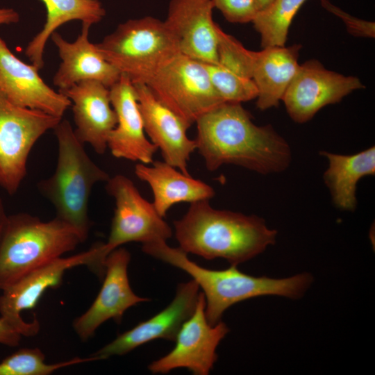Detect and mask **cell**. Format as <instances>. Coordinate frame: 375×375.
Here are the masks:
<instances>
[{
    "instance_id": "cell-4",
    "label": "cell",
    "mask_w": 375,
    "mask_h": 375,
    "mask_svg": "<svg viewBox=\"0 0 375 375\" xmlns=\"http://www.w3.org/2000/svg\"><path fill=\"white\" fill-rule=\"evenodd\" d=\"M53 131L58 142L56 167L38 187L55 208L56 217L77 229L86 240L92 189L98 182H107L110 176L89 157L68 120L62 119Z\"/></svg>"
},
{
    "instance_id": "cell-12",
    "label": "cell",
    "mask_w": 375,
    "mask_h": 375,
    "mask_svg": "<svg viewBox=\"0 0 375 375\" xmlns=\"http://www.w3.org/2000/svg\"><path fill=\"white\" fill-rule=\"evenodd\" d=\"M362 88L365 85L358 78L326 69L312 59L299 65L281 101L293 121L304 123L323 107Z\"/></svg>"
},
{
    "instance_id": "cell-33",
    "label": "cell",
    "mask_w": 375,
    "mask_h": 375,
    "mask_svg": "<svg viewBox=\"0 0 375 375\" xmlns=\"http://www.w3.org/2000/svg\"><path fill=\"white\" fill-rule=\"evenodd\" d=\"M274 0H256L258 12L262 11L267 8Z\"/></svg>"
},
{
    "instance_id": "cell-25",
    "label": "cell",
    "mask_w": 375,
    "mask_h": 375,
    "mask_svg": "<svg viewBox=\"0 0 375 375\" xmlns=\"http://www.w3.org/2000/svg\"><path fill=\"white\" fill-rule=\"evenodd\" d=\"M47 10L43 28L27 44L24 53L39 70L44 65V52L52 33L62 24L73 20L92 26L101 21L106 10L99 0H40Z\"/></svg>"
},
{
    "instance_id": "cell-19",
    "label": "cell",
    "mask_w": 375,
    "mask_h": 375,
    "mask_svg": "<svg viewBox=\"0 0 375 375\" xmlns=\"http://www.w3.org/2000/svg\"><path fill=\"white\" fill-rule=\"evenodd\" d=\"M60 92L72 102L77 138L98 154H103L108 136L117 124L110 89L101 82L88 80Z\"/></svg>"
},
{
    "instance_id": "cell-11",
    "label": "cell",
    "mask_w": 375,
    "mask_h": 375,
    "mask_svg": "<svg viewBox=\"0 0 375 375\" xmlns=\"http://www.w3.org/2000/svg\"><path fill=\"white\" fill-rule=\"evenodd\" d=\"M79 265H87L98 275L103 274L98 244L87 251L53 259L2 290L0 296L1 316L23 327H40L36 317L31 322L24 321L21 312L35 308L47 290L60 286L66 271Z\"/></svg>"
},
{
    "instance_id": "cell-2",
    "label": "cell",
    "mask_w": 375,
    "mask_h": 375,
    "mask_svg": "<svg viewBox=\"0 0 375 375\" xmlns=\"http://www.w3.org/2000/svg\"><path fill=\"white\" fill-rule=\"evenodd\" d=\"M174 226L179 247L187 253L208 260L222 258L235 266L274 244L277 234L262 218L215 209L209 200L191 203Z\"/></svg>"
},
{
    "instance_id": "cell-18",
    "label": "cell",
    "mask_w": 375,
    "mask_h": 375,
    "mask_svg": "<svg viewBox=\"0 0 375 375\" xmlns=\"http://www.w3.org/2000/svg\"><path fill=\"white\" fill-rule=\"evenodd\" d=\"M212 0H171L165 24L177 37L181 52L205 64L217 61L218 24Z\"/></svg>"
},
{
    "instance_id": "cell-17",
    "label": "cell",
    "mask_w": 375,
    "mask_h": 375,
    "mask_svg": "<svg viewBox=\"0 0 375 375\" xmlns=\"http://www.w3.org/2000/svg\"><path fill=\"white\" fill-rule=\"evenodd\" d=\"M117 124L107 142L112 156L143 164L153 162L158 147L145 135L143 120L133 83L125 74L110 88Z\"/></svg>"
},
{
    "instance_id": "cell-15",
    "label": "cell",
    "mask_w": 375,
    "mask_h": 375,
    "mask_svg": "<svg viewBox=\"0 0 375 375\" xmlns=\"http://www.w3.org/2000/svg\"><path fill=\"white\" fill-rule=\"evenodd\" d=\"M38 71L15 56L0 37V91L17 106L62 117L71 101L49 87Z\"/></svg>"
},
{
    "instance_id": "cell-5",
    "label": "cell",
    "mask_w": 375,
    "mask_h": 375,
    "mask_svg": "<svg viewBox=\"0 0 375 375\" xmlns=\"http://www.w3.org/2000/svg\"><path fill=\"white\" fill-rule=\"evenodd\" d=\"M85 240L77 229L56 217L44 222L24 212L8 215L0 242V290Z\"/></svg>"
},
{
    "instance_id": "cell-30",
    "label": "cell",
    "mask_w": 375,
    "mask_h": 375,
    "mask_svg": "<svg viewBox=\"0 0 375 375\" xmlns=\"http://www.w3.org/2000/svg\"><path fill=\"white\" fill-rule=\"evenodd\" d=\"M39 331L40 328L23 327L4 317H0V344L17 347L22 336H34Z\"/></svg>"
},
{
    "instance_id": "cell-20",
    "label": "cell",
    "mask_w": 375,
    "mask_h": 375,
    "mask_svg": "<svg viewBox=\"0 0 375 375\" xmlns=\"http://www.w3.org/2000/svg\"><path fill=\"white\" fill-rule=\"evenodd\" d=\"M90 27L82 24L81 33L74 42H68L56 31L51 35L61 59L53 78V83L59 91L88 80L97 81L110 88L121 76V73L101 56L95 44L89 40Z\"/></svg>"
},
{
    "instance_id": "cell-8",
    "label": "cell",
    "mask_w": 375,
    "mask_h": 375,
    "mask_svg": "<svg viewBox=\"0 0 375 375\" xmlns=\"http://www.w3.org/2000/svg\"><path fill=\"white\" fill-rule=\"evenodd\" d=\"M62 119L17 106L0 91V186L8 194H15L26 177L34 144Z\"/></svg>"
},
{
    "instance_id": "cell-22",
    "label": "cell",
    "mask_w": 375,
    "mask_h": 375,
    "mask_svg": "<svg viewBox=\"0 0 375 375\" xmlns=\"http://www.w3.org/2000/svg\"><path fill=\"white\" fill-rule=\"evenodd\" d=\"M135 173L150 185L153 194V205L162 217L176 203L209 200L215 195L211 186L178 171L165 162L153 161L152 167L137 164Z\"/></svg>"
},
{
    "instance_id": "cell-14",
    "label": "cell",
    "mask_w": 375,
    "mask_h": 375,
    "mask_svg": "<svg viewBox=\"0 0 375 375\" xmlns=\"http://www.w3.org/2000/svg\"><path fill=\"white\" fill-rule=\"evenodd\" d=\"M199 289L193 279L178 284L174 299L165 309L119 335L92 355L101 360L113 356L124 355L154 340L174 341L181 326L194 310Z\"/></svg>"
},
{
    "instance_id": "cell-6",
    "label": "cell",
    "mask_w": 375,
    "mask_h": 375,
    "mask_svg": "<svg viewBox=\"0 0 375 375\" xmlns=\"http://www.w3.org/2000/svg\"><path fill=\"white\" fill-rule=\"evenodd\" d=\"M95 47L106 60L133 83H145L181 53L177 37L165 21L151 16L119 24Z\"/></svg>"
},
{
    "instance_id": "cell-32",
    "label": "cell",
    "mask_w": 375,
    "mask_h": 375,
    "mask_svg": "<svg viewBox=\"0 0 375 375\" xmlns=\"http://www.w3.org/2000/svg\"><path fill=\"white\" fill-rule=\"evenodd\" d=\"M8 217V215L6 212L3 201L0 197V242L6 226Z\"/></svg>"
},
{
    "instance_id": "cell-3",
    "label": "cell",
    "mask_w": 375,
    "mask_h": 375,
    "mask_svg": "<svg viewBox=\"0 0 375 375\" xmlns=\"http://www.w3.org/2000/svg\"><path fill=\"white\" fill-rule=\"evenodd\" d=\"M142 251L181 269L197 283L205 297L206 317L211 325L220 322L229 307L250 298L276 295L299 299L313 281L307 272L278 279L252 276L240 272L235 265L224 270L206 269L189 259L180 247H170L164 240L142 244Z\"/></svg>"
},
{
    "instance_id": "cell-28",
    "label": "cell",
    "mask_w": 375,
    "mask_h": 375,
    "mask_svg": "<svg viewBox=\"0 0 375 375\" xmlns=\"http://www.w3.org/2000/svg\"><path fill=\"white\" fill-rule=\"evenodd\" d=\"M225 19L233 23L252 22L258 12L256 0H212Z\"/></svg>"
},
{
    "instance_id": "cell-21",
    "label": "cell",
    "mask_w": 375,
    "mask_h": 375,
    "mask_svg": "<svg viewBox=\"0 0 375 375\" xmlns=\"http://www.w3.org/2000/svg\"><path fill=\"white\" fill-rule=\"evenodd\" d=\"M217 61L205 64L211 82L224 102L242 103L256 99L252 79L254 51L246 49L233 36L217 27Z\"/></svg>"
},
{
    "instance_id": "cell-16",
    "label": "cell",
    "mask_w": 375,
    "mask_h": 375,
    "mask_svg": "<svg viewBox=\"0 0 375 375\" xmlns=\"http://www.w3.org/2000/svg\"><path fill=\"white\" fill-rule=\"evenodd\" d=\"M145 133L161 151L165 162L189 175L188 162L197 149L187 135L188 126L159 101L144 83H133Z\"/></svg>"
},
{
    "instance_id": "cell-24",
    "label": "cell",
    "mask_w": 375,
    "mask_h": 375,
    "mask_svg": "<svg viewBox=\"0 0 375 375\" xmlns=\"http://www.w3.org/2000/svg\"><path fill=\"white\" fill-rule=\"evenodd\" d=\"M328 161L324 174L333 204L339 209L353 211L356 208V188L358 181L375 174V147L353 155L321 151Z\"/></svg>"
},
{
    "instance_id": "cell-26",
    "label": "cell",
    "mask_w": 375,
    "mask_h": 375,
    "mask_svg": "<svg viewBox=\"0 0 375 375\" xmlns=\"http://www.w3.org/2000/svg\"><path fill=\"white\" fill-rule=\"evenodd\" d=\"M306 1L274 0L258 12L252 23L260 35L262 49L285 46L292 21Z\"/></svg>"
},
{
    "instance_id": "cell-29",
    "label": "cell",
    "mask_w": 375,
    "mask_h": 375,
    "mask_svg": "<svg viewBox=\"0 0 375 375\" xmlns=\"http://www.w3.org/2000/svg\"><path fill=\"white\" fill-rule=\"evenodd\" d=\"M322 6L330 12L334 14L346 24L347 31L356 37L374 38L375 24L360 19H358L343 11L332 4L328 0H321Z\"/></svg>"
},
{
    "instance_id": "cell-23",
    "label": "cell",
    "mask_w": 375,
    "mask_h": 375,
    "mask_svg": "<svg viewBox=\"0 0 375 375\" xmlns=\"http://www.w3.org/2000/svg\"><path fill=\"white\" fill-rule=\"evenodd\" d=\"M300 44L269 47L254 51L252 79L258 90L256 107L265 110L278 105L296 74Z\"/></svg>"
},
{
    "instance_id": "cell-9",
    "label": "cell",
    "mask_w": 375,
    "mask_h": 375,
    "mask_svg": "<svg viewBox=\"0 0 375 375\" xmlns=\"http://www.w3.org/2000/svg\"><path fill=\"white\" fill-rule=\"evenodd\" d=\"M106 189L114 198L115 208L108 241L100 244L104 259L124 244L167 241L172 236L169 226L128 177L122 174L110 177Z\"/></svg>"
},
{
    "instance_id": "cell-31",
    "label": "cell",
    "mask_w": 375,
    "mask_h": 375,
    "mask_svg": "<svg viewBox=\"0 0 375 375\" xmlns=\"http://www.w3.org/2000/svg\"><path fill=\"white\" fill-rule=\"evenodd\" d=\"M19 21V13L10 8H0V26L17 23Z\"/></svg>"
},
{
    "instance_id": "cell-7",
    "label": "cell",
    "mask_w": 375,
    "mask_h": 375,
    "mask_svg": "<svg viewBox=\"0 0 375 375\" xmlns=\"http://www.w3.org/2000/svg\"><path fill=\"white\" fill-rule=\"evenodd\" d=\"M144 84L190 126L224 102L211 82L206 65L182 53Z\"/></svg>"
},
{
    "instance_id": "cell-27",
    "label": "cell",
    "mask_w": 375,
    "mask_h": 375,
    "mask_svg": "<svg viewBox=\"0 0 375 375\" xmlns=\"http://www.w3.org/2000/svg\"><path fill=\"white\" fill-rule=\"evenodd\" d=\"M94 355L87 358H74L53 364L45 362V355L38 348L20 349L0 362V375H49L71 365L97 361Z\"/></svg>"
},
{
    "instance_id": "cell-1",
    "label": "cell",
    "mask_w": 375,
    "mask_h": 375,
    "mask_svg": "<svg viewBox=\"0 0 375 375\" xmlns=\"http://www.w3.org/2000/svg\"><path fill=\"white\" fill-rule=\"evenodd\" d=\"M195 123L197 149L209 171L233 164L268 174L285 171L290 164L287 141L271 125H256L240 103L223 102Z\"/></svg>"
},
{
    "instance_id": "cell-10",
    "label": "cell",
    "mask_w": 375,
    "mask_h": 375,
    "mask_svg": "<svg viewBox=\"0 0 375 375\" xmlns=\"http://www.w3.org/2000/svg\"><path fill=\"white\" fill-rule=\"evenodd\" d=\"M205 308V297L200 292L193 313L177 333L175 347L149 364L148 369L151 373L166 374L178 368H185L195 375L210 373L217 359V347L229 328L221 321L210 324Z\"/></svg>"
},
{
    "instance_id": "cell-13",
    "label": "cell",
    "mask_w": 375,
    "mask_h": 375,
    "mask_svg": "<svg viewBox=\"0 0 375 375\" xmlns=\"http://www.w3.org/2000/svg\"><path fill=\"white\" fill-rule=\"evenodd\" d=\"M130 260V253L122 247L114 249L106 258L105 276L99 294L87 311L73 322V328L81 340L90 338L110 319L120 323L127 309L150 300L139 297L131 288L128 277Z\"/></svg>"
}]
</instances>
